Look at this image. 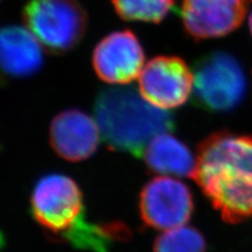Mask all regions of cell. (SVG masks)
<instances>
[{"label":"cell","mask_w":252,"mask_h":252,"mask_svg":"<svg viewBox=\"0 0 252 252\" xmlns=\"http://www.w3.org/2000/svg\"><path fill=\"white\" fill-rule=\"evenodd\" d=\"M83 192L76 181L62 173L42 176L31 194V211L36 222L58 238L84 215Z\"/></svg>","instance_id":"cell-5"},{"label":"cell","mask_w":252,"mask_h":252,"mask_svg":"<svg viewBox=\"0 0 252 252\" xmlns=\"http://www.w3.org/2000/svg\"><path fill=\"white\" fill-rule=\"evenodd\" d=\"M116 13L125 21L160 23L175 7L173 0H112Z\"/></svg>","instance_id":"cell-14"},{"label":"cell","mask_w":252,"mask_h":252,"mask_svg":"<svg viewBox=\"0 0 252 252\" xmlns=\"http://www.w3.org/2000/svg\"><path fill=\"white\" fill-rule=\"evenodd\" d=\"M145 52L130 30L115 31L103 37L93 52V67L101 81L125 85L138 78L143 69Z\"/></svg>","instance_id":"cell-8"},{"label":"cell","mask_w":252,"mask_h":252,"mask_svg":"<svg viewBox=\"0 0 252 252\" xmlns=\"http://www.w3.org/2000/svg\"><path fill=\"white\" fill-rule=\"evenodd\" d=\"M251 1H252V0H251ZM248 23H249V29H250V32H251V35H252V9H251V12H250V15H249Z\"/></svg>","instance_id":"cell-16"},{"label":"cell","mask_w":252,"mask_h":252,"mask_svg":"<svg viewBox=\"0 0 252 252\" xmlns=\"http://www.w3.org/2000/svg\"><path fill=\"white\" fill-rule=\"evenodd\" d=\"M22 21L47 52L61 55L80 44L89 16L79 0H32L23 7Z\"/></svg>","instance_id":"cell-3"},{"label":"cell","mask_w":252,"mask_h":252,"mask_svg":"<svg viewBox=\"0 0 252 252\" xmlns=\"http://www.w3.org/2000/svg\"><path fill=\"white\" fill-rule=\"evenodd\" d=\"M143 159L152 173L181 178H193L196 158L183 141L170 133L156 136L147 144Z\"/></svg>","instance_id":"cell-12"},{"label":"cell","mask_w":252,"mask_h":252,"mask_svg":"<svg viewBox=\"0 0 252 252\" xmlns=\"http://www.w3.org/2000/svg\"><path fill=\"white\" fill-rule=\"evenodd\" d=\"M154 252H206L203 234L192 227H179L165 231L154 243Z\"/></svg>","instance_id":"cell-15"},{"label":"cell","mask_w":252,"mask_h":252,"mask_svg":"<svg viewBox=\"0 0 252 252\" xmlns=\"http://www.w3.org/2000/svg\"><path fill=\"white\" fill-rule=\"evenodd\" d=\"M94 114L107 147L137 158L156 136L175 129L170 113L154 106L130 86L102 90Z\"/></svg>","instance_id":"cell-2"},{"label":"cell","mask_w":252,"mask_h":252,"mask_svg":"<svg viewBox=\"0 0 252 252\" xmlns=\"http://www.w3.org/2000/svg\"><path fill=\"white\" fill-rule=\"evenodd\" d=\"M130 235L129 228L121 222L97 225L88 222L83 216L74 227L57 239L72 244L76 248L93 252H109V247L114 242L126 241Z\"/></svg>","instance_id":"cell-13"},{"label":"cell","mask_w":252,"mask_h":252,"mask_svg":"<svg viewBox=\"0 0 252 252\" xmlns=\"http://www.w3.org/2000/svg\"><path fill=\"white\" fill-rule=\"evenodd\" d=\"M100 143L99 126L80 109H65L55 116L50 126V144L61 159L68 162L88 160Z\"/></svg>","instance_id":"cell-10"},{"label":"cell","mask_w":252,"mask_h":252,"mask_svg":"<svg viewBox=\"0 0 252 252\" xmlns=\"http://www.w3.org/2000/svg\"><path fill=\"white\" fill-rule=\"evenodd\" d=\"M228 224L252 217V136L211 133L198 146L192 178Z\"/></svg>","instance_id":"cell-1"},{"label":"cell","mask_w":252,"mask_h":252,"mask_svg":"<svg viewBox=\"0 0 252 252\" xmlns=\"http://www.w3.org/2000/svg\"><path fill=\"white\" fill-rule=\"evenodd\" d=\"M193 100L211 113H226L238 107L247 92L244 70L226 52L207 54L193 67Z\"/></svg>","instance_id":"cell-4"},{"label":"cell","mask_w":252,"mask_h":252,"mask_svg":"<svg viewBox=\"0 0 252 252\" xmlns=\"http://www.w3.org/2000/svg\"><path fill=\"white\" fill-rule=\"evenodd\" d=\"M139 214L147 227L171 230L190 220L194 209L191 190L179 180L156 177L143 186L139 195Z\"/></svg>","instance_id":"cell-6"},{"label":"cell","mask_w":252,"mask_h":252,"mask_svg":"<svg viewBox=\"0 0 252 252\" xmlns=\"http://www.w3.org/2000/svg\"><path fill=\"white\" fill-rule=\"evenodd\" d=\"M248 9V0H182L181 18L194 40L223 37L238 29Z\"/></svg>","instance_id":"cell-9"},{"label":"cell","mask_w":252,"mask_h":252,"mask_svg":"<svg viewBox=\"0 0 252 252\" xmlns=\"http://www.w3.org/2000/svg\"><path fill=\"white\" fill-rule=\"evenodd\" d=\"M43 61L41 43L28 28L0 27V72L3 75L32 77L42 68Z\"/></svg>","instance_id":"cell-11"},{"label":"cell","mask_w":252,"mask_h":252,"mask_svg":"<svg viewBox=\"0 0 252 252\" xmlns=\"http://www.w3.org/2000/svg\"><path fill=\"white\" fill-rule=\"evenodd\" d=\"M193 81V73L182 58L161 55L149 60L142 69L139 92L154 106L172 109L189 99Z\"/></svg>","instance_id":"cell-7"}]
</instances>
